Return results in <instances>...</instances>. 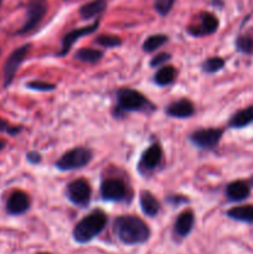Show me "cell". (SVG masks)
Masks as SVG:
<instances>
[{
  "label": "cell",
  "mask_w": 253,
  "mask_h": 254,
  "mask_svg": "<svg viewBox=\"0 0 253 254\" xmlns=\"http://www.w3.org/2000/svg\"><path fill=\"white\" fill-rule=\"evenodd\" d=\"M113 228L118 240L126 246L141 245L150 237L149 226L136 216H119L114 221Z\"/></svg>",
  "instance_id": "6da1fadb"
},
{
  "label": "cell",
  "mask_w": 253,
  "mask_h": 254,
  "mask_svg": "<svg viewBox=\"0 0 253 254\" xmlns=\"http://www.w3.org/2000/svg\"><path fill=\"white\" fill-rule=\"evenodd\" d=\"M107 217L106 213L101 210H96L87 215L86 217L82 218L73 228V238L77 243H88L93 238L101 235L102 231L107 226Z\"/></svg>",
  "instance_id": "7a4b0ae2"
},
{
  "label": "cell",
  "mask_w": 253,
  "mask_h": 254,
  "mask_svg": "<svg viewBox=\"0 0 253 254\" xmlns=\"http://www.w3.org/2000/svg\"><path fill=\"white\" fill-rule=\"evenodd\" d=\"M117 109L119 113L153 111L154 106L144 94L131 88H122L117 93Z\"/></svg>",
  "instance_id": "3957f363"
},
{
  "label": "cell",
  "mask_w": 253,
  "mask_h": 254,
  "mask_svg": "<svg viewBox=\"0 0 253 254\" xmlns=\"http://www.w3.org/2000/svg\"><path fill=\"white\" fill-rule=\"evenodd\" d=\"M93 154L88 148L84 146H77L64 153L59 160L56 161L55 166L60 171H71L76 169L84 168L91 163Z\"/></svg>",
  "instance_id": "277c9868"
},
{
  "label": "cell",
  "mask_w": 253,
  "mask_h": 254,
  "mask_svg": "<svg viewBox=\"0 0 253 254\" xmlns=\"http://www.w3.org/2000/svg\"><path fill=\"white\" fill-rule=\"evenodd\" d=\"M30 49H31V45L30 44L22 45L21 47L15 50V51L7 57L4 66V73H2V79H4L2 86H4V88L9 87L10 84H11V82L14 81L15 74H16L20 64L25 61V59H26L27 55H29Z\"/></svg>",
  "instance_id": "5b68a950"
},
{
  "label": "cell",
  "mask_w": 253,
  "mask_h": 254,
  "mask_svg": "<svg viewBox=\"0 0 253 254\" xmlns=\"http://www.w3.org/2000/svg\"><path fill=\"white\" fill-rule=\"evenodd\" d=\"M47 12V1L46 0H30L27 4V14L26 20H25L24 25L21 29L17 31L19 35L27 34V32L32 31L37 25L42 21Z\"/></svg>",
  "instance_id": "8992f818"
},
{
  "label": "cell",
  "mask_w": 253,
  "mask_h": 254,
  "mask_svg": "<svg viewBox=\"0 0 253 254\" xmlns=\"http://www.w3.org/2000/svg\"><path fill=\"white\" fill-rule=\"evenodd\" d=\"M222 134L223 130L218 128L200 129V130H195L191 134L190 140L198 149L212 150L218 145L221 138H222Z\"/></svg>",
  "instance_id": "52a82bcc"
},
{
  "label": "cell",
  "mask_w": 253,
  "mask_h": 254,
  "mask_svg": "<svg viewBox=\"0 0 253 254\" xmlns=\"http://www.w3.org/2000/svg\"><path fill=\"white\" fill-rule=\"evenodd\" d=\"M92 196V189L89 184L83 179L72 181L67 185V197L73 205L84 207L89 203Z\"/></svg>",
  "instance_id": "ba28073f"
},
{
  "label": "cell",
  "mask_w": 253,
  "mask_h": 254,
  "mask_svg": "<svg viewBox=\"0 0 253 254\" xmlns=\"http://www.w3.org/2000/svg\"><path fill=\"white\" fill-rule=\"evenodd\" d=\"M161 159H163V150H161V146L159 144H153L151 146H149L140 156V160L138 163V169L141 174L151 173L153 170H155L159 166V164L161 163Z\"/></svg>",
  "instance_id": "9c48e42d"
},
{
  "label": "cell",
  "mask_w": 253,
  "mask_h": 254,
  "mask_svg": "<svg viewBox=\"0 0 253 254\" xmlns=\"http://www.w3.org/2000/svg\"><path fill=\"white\" fill-rule=\"evenodd\" d=\"M101 193L106 201H122L126 197V184L119 179H107L102 183Z\"/></svg>",
  "instance_id": "30bf717a"
},
{
  "label": "cell",
  "mask_w": 253,
  "mask_h": 254,
  "mask_svg": "<svg viewBox=\"0 0 253 254\" xmlns=\"http://www.w3.org/2000/svg\"><path fill=\"white\" fill-rule=\"evenodd\" d=\"M98 26H99V20H97V21H94L93 24L87 25V26H83V27H79V29H76V30H72L71 32L64 35L63 40H62L61 50H60L59 52V56L62 57L64 56V55L68 54L71 47L73 46V44L77 41V40L86 36V35L93 34V32L98 29Z\"/></svg>",
  "instance_id": "8fae6325"
},
{
  "label": "cell",
  "mask_w": 253,
  "mask_h": 254,
  "mask_svg": "<svg viewBox=\"0 0 253 254\" xmlns=\"http://www.w3.org/2000/svg\"><path fill=\"white\" fill-rule=\"evenodd\" d=\"M30 208V197L24 191H14L6 201V211L12 216H20Z\"/></svg>",
  "instance_id": "7c38bea8"
},
{
  "label": "cell",
  "mask_w": 253,
  "mask_h": 254,
  "mask_svg": "<svg viewBox=\"0 0 253 254\" xmlns=\"http://www.w3.org/2000/svg\"><path fill=\"white\" fill-rule=\"evenodd\" d=\"M218 29V19L211 12H203L201 15L200 24L197 26H192L189 29L192 36H207V35H212L217 31Z\"/></svg>",
  "instance_id": "4fadbf2b"
},
{
  "label": "cell",
  "mask_w": 253,
  "mask_h": 254,
  "mask_svg": "<svg viewBox=\"0 0 253 254\" xmlns=\"http://www.w3.org/2000/svg\"><path fill=\"white\" fill-rule=\"evenodd\" d=\"M166 114L178 119L190 118L195 114V106L192 104V102L186 98L179 99L166 107Z\"/></svg>",
  "instance_id": "5bb4252c"
},
{
  "label": "cell",
  "mask_w": 253,
  "mask_h": 254,
  "mask_svg": "<svg viewBox=\"0 0 253 254\" xmlns=\"http://www.w3.org/2000/svg\"><path fill=\"white\" fill-rule=\"evenodd\" d=\"M193 225H195V215H193L192 211L186 210L183 213H180L179 217L176 218L174 231H175L179 237H188L191 231H192Z\"/></svg>",
  "instance_id": "9a60e30c"
},
{
  "label": "cell",
  "mask_w": 253,
  "mask_h": 254,
  "mask_svg": "<svg viewBox=\"0 0 253 254\" xmlns=\"http://www.w3.org/2000/svg\"><path fill=\"white\" fill-rule=\"evenodd\" d=\"M250 185L241 180L228 184L227 189H226V196H227L228 200L233 201V202H240V201L246 200L250 196Z\"/></svg>",
  "instance_id": "2e32d148"
},
{
  "label": "cell",
  "mask_w": 253,
  "mask_h": 254,
  "mask_svg": "<svg viewBox=\"0 0 253 254\" xmlns=\"http://www.w3.org/2000/svg\"><path fill=\"white\" fill-rule=\"evenodd\" d=\"M139 202H140V207L144 215L149 216V217H155L160 212V203L150 191H141Z\"/></svg>",
  "instance_id": "e0dca14e"
},
{
  "label": "cell",
  "mask_w": 253,
  "mask_h": 254,
  "mask_svg": "<svg viewBox=\"0 0 253 254\" xmlns=\"http://www.w3.org/2000/svg\"><path fill=\"white\" fill-rule=\"evenodd\" d=\"M106 7L107 0H93V1H89L87 4L82 5L81 9H79V15L83 19L88 20L94 16H98L99 14H102L106 10Z\"/></svg>",
  "instance_id": "ac0fdd59"
},
{
  "label": "cell",
  "mask_w": 253,
  "mask_h": 254,
  "mask_svg": "<svg viewBox=\"0 0 253 254\" xmlns=\"http://www.w3.org/2000/svg\"><path fill=\"white\" fill-rule=\"evenodd\" d=\"M253 122V106L247 107V108L242 109V111H238L237 113H235L232 116V118L230 119V127L235 129L245 128L248 124H251Z\"/></svg>",
  "instance_id": "d6986e66"
},
{
  "label": "cell",
  "mask_w": 253,
  "mask_h": 254,
  "mask_svg": "<svg viewBox=\"0 0 253 254\" xmlns=\"http://www.w3.org/2000/svg\"><path fill=\"white\" fill-rule=\"evenodd\" d=\"M227 216L240 222L253 223V205H243L227 211Z\"/></svg>",
  "instance_id": "ffe728a7"
},
{
  "label": "cell",
  "mask_w": 253,
  "mask_h": 254,
  "mask_svg": "<svg viewBox=\"0 0 253 254\" xmlns=\"http://www.w3.org/2000/svg\"><path fill=\"white\" fill-rule=\"evenodd\" d=\"M175 77H176V71L173 66H161L160 68L158 69V72L155 73L154 76V81L158 86H169V84L173 83L175 81Z\"/></svg>",
  "instance_id": "44dd1931"
},
{
  "label": "cell",
  "mask_w": 253,
  "mask_h": 254,
  "mask_svg": "<svg viewBox=\"0 0 253 254\" xmlns=\"http://www.w3.org/2000/svg\"><path fill=\"white\" fill-rule=\"evenodd\" d=\"M103 56V52L97 49H81L76 52L74 57L82 62H88V64H96Z\"/></svg>",
  "instance_id": "7402d4cb"
},
{
  "label": "cell",
  "mask_w": 253,
  "mask_h": 254,
  "mask_svg": "<svg viewBox=\"0 0 253 254\" xmlns=\"http://www.w3.org/2000/svg\"><path fill=\"white\" fill-rule=\"evenodd\" d=\"M168 36L164 34H156L151 35L148 39L144 41L143 44V50L145 52H154L159 49V47L163 46L165 42H168Z\"/></svg>",
  "instance_id": "603a6c76"
},
{
  "label": "cell",
  "mask_w": 253,
  "mask_h": 254,
  "mask_svg": "<svg viewBox=\"0 0 253 254\" xmlns=\"http://www.w3.org/2000/svg\"><path fill=\"white\" fill-rule=\"evenodd\" d=\"M236 47L242 54H253V36L251 34L240 35L236 40Z\"/></svg>",
  "instance_id": "cb8c5ba5"
},
{
  "label": "cell",
  "mask_w": 253,
  "mask_h": 254,
  "mask_svg": "<svg viewBox=\"0 0 253 254\" xmlns=\"http://www.w3.org/2000/svg\"><path fill=\"white\" fill-rule=\"evenodd\" d=\"M225 66V60L221 57H210L202 64V69L207 73H216Z\"/></svg>",
  "instance_id": "d4e9b609"
},
{
  "label": "cell",
  "mask_w": 253,
  "mask_h": 254,
  "mask_svg": "<svg viewBox=\"0 0 253 254\" xmlns=\"http://www.w3.org/2000/svg\"><path fill=\"white\" fill-rule=\"evenodd\" d=\"M96 42L102 47H107V49H113V47H118L122 45V40L119 36L116 35H101L96 39Z\"/></svg>",
  "instance_id": "484cf974"
},
{
  "label": "cell",
  "mask_w": 253,
  "mask_h": 254,
  "mask_svg": "<svg viewBox=\"0 0 253 254\" xmlns=\"http://www.w3.org/2000/svg\"><path fill=\"white\" fill-rule=\"evenodd\" d=\"M175 0H155L154 2V7H155L156 12L161 16H165L170 12L171 7H173Z\"/></svg>",
  "instance_id": "4316f807"
},
{
  "label": "cell",
  "mask_w": 253,
  "mask_h": 254,
  "mask_svg": "<svg viewBox=\"0 0 253 254\" xmlns=\"http://www.w3.org/2000/svg\"><path fill=\"white\" fill-rule=\"evenodd\" d=\"M26 87L30 89H34V91H40V92H50L56 89V86H55L54 83H47V82H42V81L29 82V83L26 84Z\"/></svg>",
  "instance_id": "83f0119b"
},
{
  "label": "cell",
  "mask_w": 253,
  "mask_h": 254,
  "mask_svg": "<svg viewBox=\"0 0 253 254\" xmlns=\"http://www.w3.org/2000/svg\"><path fill=\"white\" fill-rule=\"evenodd\" d=\"M170 60V54H166V52H163V54H158L155 57H153L150 61V66L153 68H156V67H161L166 64V62Z\"/></svg>",
  "instance_id": "f1b7e54d"
},
{
  "label": "cell",
  "mask_w": 253,
  "mask_h": 254,
  "mask_svg": "<svg viewBox=\"0 0 253 254\" xmlns=\"http://www.w3.org/2000/svg\"><path fill=\"white\" fill-rule=\"evenodd\" d=\"M0 131H2V133H7V134H10V135H15V134L19 133L20 128L10 126L7 122L2 121V119L0 118Z\"/></svg>",
  "instance_id": "f546056e"
},
{
  "label": "cell",
  "mask_w": 253,
  "mask_h": 254,
  "mask_svg": "<svg viewBox=\"0 0 253 254\" xmlns=\"http://www.w3.org/2000/svg\"><path fill=\"white\" fill-rule=\"evenodd\" d=\"M26 158L31 164H37L41 161V155L39 153H36V151H30V153H27Z\"/></svg>",
  "instance_id": "4dcf8cb0"
},
{
  "label": "cell",
  "mask_w": 253,
  "mask_h": 254,
  "mask_svg": "<svg viewBox=\"0 0 253 254\" xmlns=\"http://www.w3.org/2000/svg\"><path fill=\"white\" fill-rule=\"evenodd\" d=\"M5 148V141L2 139H0V151Z\"/></svg>",
  "instance_id": "1f68e13d"
},
{
  "label": "cell",
  "mask_w": 253,
  "mask_h": 254,
  "mask_svg": "<svg viewBox=\"0 0 253 254\" xmlns=\"http://www.w3.org/2000/svg\"><path fill=\"white\" fill-rule=\"evenodd\" d=\"M37 254H50V253H37Z\"/></svg>",
  "instance_id": "d6a6232c"
},
{
  "label": "cell",
  "mask_w": 253,
  "mask_h": 254,
  "mask_svg": "<svg viewBox=\"0 0 253 254\" xmlns=\"http://www.w3.org/2000/svg\"><path fill=\"white\" fill-rule=\"evenodd\" d=\"M1 2H2V0H0V6H1Z\"/></svg>",
  "instance_id": "836d02e7"
}]
</instances>
